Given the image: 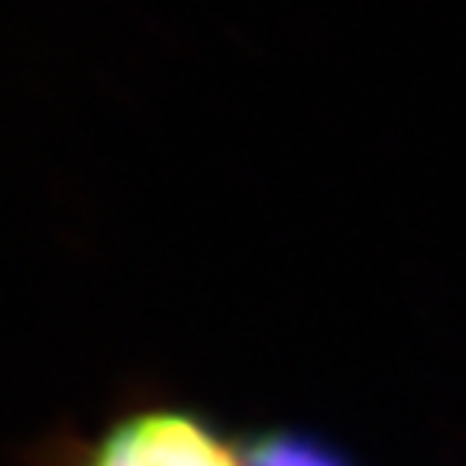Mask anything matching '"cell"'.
Masks as SVG:
<instances>
[{
  "mask_svg": "<svg viewBox=\"0 0 466 466\" xmlns=\"http://www.w3.org/2000/svg\"><path fill=\"white\" fill-rule=\"evenodd\" d=\"M36 466H249L243 441L211 415L162 392H133L95 431L39 444Z\"/></svg>",
  "mask_w": 466,
  "mask_h": 466,
  "instance_id": "6da1fadb",
  "label": "cell"
},
{
  "mask_svg": "<svg viewBox=\"0 0 466 466\" xmlns=\"http://www.w3.org/2000/svg\"><path fill=\"white\" fill-rule=\"evenodd\" d=\"M249 466H357L334 441L299 428H266L243 441Z\"/></svg>",
  "mask_w": 466,
  "mask_h": 466,
  "instance_id": "7a4b0ae2",
  "label": "cell"
}]
</instances>
